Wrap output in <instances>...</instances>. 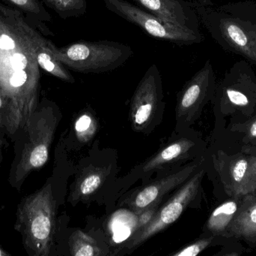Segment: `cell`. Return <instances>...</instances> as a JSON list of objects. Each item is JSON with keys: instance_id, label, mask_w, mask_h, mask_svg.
Listing matches in <instances>:
<instances>
[{"instance_id": "cell-20", "label": "cell", "mask_w": 256, "mask_h": 256, "mask_svg": "<svg viewBox=\"0 0 256 256\" xmlns=\"http://www.w3.org/2000/svg\"><path fill=\"white\" fill-rule=\"evenodd\" d=\"M62 19L78 18L87 12L86 0H43Z\"/></svg>"}, {"instance_id": "cell-24", "label": "cell", "mask_w": 256, "mask_h": 256, "mask_svg": "<svg viewBox=\"0 0 256 256\" xmlns=\"http://www.w3.org/2000/svg\"><path fill=\"white\" fill-rule=\"evenodd\" d=\"M159 204L160 202L156 203L140 213L136 222V232L146 227L152 221V218L159 208Z\"/></svg>"}, {"instance_id": "cell-6", "label": "cell", "mask_w": 256, "mask_h": 256, "mask_svg": "<svg viewBox=\"0 0 256 256\" xmlns=\"http://www.w3.org/2000/svg\"><path fill=\"white\" fill-rule=\"evenodd\" d=\"M103 1L108 10L140 27L155 39L178 45H195L202 43L204 40L201 32L168 24L126 0Z\"/></svg>"}, {"instance_id": "cell-14", "label": "cell", "mask_w": 256, "mask_h": 256, "mask_svg": "<svg viewBox=\"0 0 256 256\" xmlns=\"http://www.w3.org/2000/svg\"><path fill=\"white\" fill-rule=\"evenodd\" d=\"M194 147V141L188 138H182L170 143L141 165L142 172H150L182 160L188 156Z\"/></svg>"}, {"instance_id": "cell-16", "label": "cell", "mask_w": 256, "mask_h": 256, "mask_svg": "<svg viewBox=\"0 0 256 256\" xmlns=\"http://www.w3.org/2000/svg\"><path fill=\"white\" fill-rule=\"evenodd\" d=\"M106 177L105 168L90 167L84 170L74 183V188L70 194L72 202L84 201L96 193L103 185Z\"/></svg>"}, {"instance_id": "cell-29", "label": "cell", "mask_w": 256, "mask_h": 256, "mask_svg": "<svg viewBox=\"0 0 256 256\" xmlns=\"http://www.w3.org/2000/svg\"><path fill=\"white\" fill-rule=\"evenodd\" d=\"M192 1H194V0H192Z\"/></svg>"}, {"instance_id": "cell-23", "label": "cell", "mask_w": 256, "mask_h": 256, "mask_svg": "<svg viewBox=\"0 0 256 256\" xmlns=\"http://www.w3.org/2000/svg\"><path fill=\"white\" fill-rule=\"evenodd\" d=\"M213 240V237L208 238L200 239L191 244L188 245L185 247L179 249L178 252L172 254L173 256H196L210 246Z\"/></svg>"}, {"instance_id": "cell-25", "label": "cell", "mask_w": 256, "mask_h": 256, "mask_svg": "<svg viewBox=\"0 0 256 256\" xmlns=\"http://www.w3.org/2000/svg\"><path fill=\"white\" fill-rule=\"evenodd\" d=\"M6 111V101L0 86V127L4 129V115Z\"/></svg>"}, {"instance_id": "cell-12", "label": "cell", "mask_w": 256, "mask_h": 256, "mask_svg": "<svg viewBox=\"0 0 256 256\" xmlns=\"http://www.w3.org/2000/svg\"><path fill=\"white\" fill-rule=\"evenodd\" d=\"M226 232L236 238L256 244V191L244 195Z\"/></svg>"}, {"instance_id": "cell-18", "label": "cell", "mask_w": 256, "mask_h": 256, "mask_svg": "<svg viewBox=\"0 0 256 256\" xmlns=\"http://www.w3.org/2000/svg\"><path fill=\"white\" fill-rule=\"evenodd\" d=\"M242 196L234 197V199L225 201L216 207L209 217L207 228L214 234L226 232L233 218L236 216L242 204Z\"/></svg>"}, {"instance_id": "cell-19", "label": "cell", "mask_w": 256, "mask_h": 256, "mask_svg": "<svg viewBox=\"0 0 256 256\" xmlns=\"http://www.w3.org/2000/svg\"><path fill=\"white\" fill-rule=\"evenodd\" d=\"M70 254L74 256L103 255L102 248L94 238L81 231H76L72 234L69 241Z\"/></svg>"}, {"instance_id": "cell-13", "label": "cell", "mask_w": 256, "mask_h": 256, "mask_svg": "<svg viewBox=\"0 0 256 256\" xmlns=\"http://www.w3.org/2000/svg\"><path fill=\"white\" fill-rule=\"evenodd\" d=\"M249 164L250 159L244 156H233L225 160L218 161L216 169L220 174L224 187L228 195L239 196Z\"/></svg>"}, {"instance_id": "cell-21", "label": "cell", "mask_w": 256, "mask_h": 256, "mask_svg": "<svg viewBox=\"0 0 256 256\" xmlns=\"http://www.w3.org/2000/svg\"><path fill=\"white\" fill-rule=\"evenodd\" d=\"M97 130L98 122L91 112L82 113L75 120V135L80 142L87 143L91 141Z\"/></svg>"}, {"instance_id": "cell-17", "label": "cell", "mask_w": 256, "mask_h": 256, "mask_svg": "<svg viewBox=\"0 0 256 256\" xmlns=\"http://www.w3.org/2000/svg\"><path fill=\"white\" fill-rule=\"evenodd\" d=\"M6 5L22 12L28 20L37 25L44 36H54L45 23L50 22L52 17L40 0H2Z\"/></svg>"}, {"instance_id": "cell-26", "label": "cell", "mask_w": 256, "mask_h": 256, "mask_svg": "<svg viewBox=\"0 0 256 256\" xmlns=\"http://www.w3.org/2000/svg\"><path fill=\"white\" fill-rule=\"evenodd\" d=\"M248 134L250 138H256V120L252 122L248 129Z\"/></svg>"}, {"instance_id": "cell-28", "label": "cell", "mask_w": 256, "mask_h": 256, "mask_svg": "<svg viewBox=\"0 0 256 256\" xmlns=\"http://www.w3.org/2000/svg\"><path fill=\"white\" fill-rule=\"evenodd\" d=\"M0 156H1V152H0Z\"/></svg>"}, {"instance_id": "cell-27", "label": "cell", "mask_w": 256, "mask_h": 256, "mask_svg": "<svg viewBox=\"0 0 256 256\" xmlns=\"http://www.w3.org/2000/svg\"><path fill=\"white\" fill-rule=\"evenodd\" d=\"M10 255V253H8V252H6V251H4V249H2L1 247H0V256H9Z\"/></svg>"}, {"instance_id": "cell-2", "label": "cell", "mask_w": 256, "mask_h": 256, "mask_svg": "<svg viewBox=\"0 0 256 256\" xmlns=\"http://www.w3.org/2000/svg\"><path fill=\"white\" fill-rule=\"evenodd\" d=\"M192 3L200 22L216 44L256 67V2L242 0L220 6L212 0Z\"/></svg>"}, {"instance_id": "cell-15", "label": "cell", "mask_w": 256, "mask_h": 256, "mask_svg": "<svg viewBox=\"0 0 256 256\" xmlns=\"http://www.w3.org/2000/svg\"><path fill=\"white\" fill-rule=\"evenodd\" d=\"M48 42V39L40 33L38 37L36 49V59L39 67L61 81L74 84V78L69 72L68 69L56 58L50 50Z\"/></svg>"}, {"instance_id": "cell-9", "label": "cell", "mask_w": 256, "mask_h": 256, "mask_svg": "<svg viewBox=\"0 0 256 256\" xmlns=\"http://www.w3.org/2000/svg\"><path fill=\"white\" fill-rule=\"evenodd\" d=\"M216 87L214 70L208 60L178 94L176 114L178 120H192L213 97Z\"/></svg>"}, {"instance_id": "cell-3", "label": "cell", "mask_w": 256, "mask_h": 256, "mask_svg": "<svg viewBox=\"0 0 256 256\" xmlns=\"http://www.w3.org/2000/svg\"><path fill=\"white\" fill-rule=\"evenodd\" d=\"M14 228L32 256L50 255L56 228V204L51 185L25 197L16 211Z\"/></svg>"}, {"instance_id": "cell-11", "label": "cell", "mask_w": 256, "mask_h": 256, "mask_svg": "<svg viewBox=\"0 0 256 256\" xmlns=\"http://www.w3.org/2000/svg\"><path fill=\"white\" fill-rule=\"evenodd\" d=\"M147 12L168 24L200 31V19L192 2L185 0H134Z\"/></svg>"}, {"instance_id": "cell-8", "label": "cell", "mask_w": 256, "mask_h": 256, "mask_svg": "<svg viewBox=\"0 0 256 256\" xmlns=\"http://www.w3.org/2000/svg\"><path fill=\"white\" fill-rule=\"evenodd\" d=\"M162 78L159 68L152 64L138 83L130 102V117L135 130L146 129L164 105Z\"/></svg>"}, {"instance_id": "cell-22", "label": "cell", "mask_w": 256, "mask_h": 256, "mask_svg": "<svg viewBox=\"0 0 256 256\" xmlns=\"http://www.w3.org/2000/svg\"><path fill=\"white\" fill-rule=\"evenodd\" d=\"M256 191V155L250 159L249 168L244 181L240 189L239 196Z\"/></svg>"}, {"instance_id": "cell-1", "label": "cell", "mask_w": 256, "mask_h": 256, "mask_svg": "<svg viewBox=\"0 0 256 256\" xmlns=\"http://www.w3.org/2000/svg\"><path fill=\"white\" fill-rule=\"evenodd\" d=\"M40 33L22 12L0 3V86L6 101L4 129L10 137L25 129L38 106L36 49Z\"/></svg>"}, {"instance_id": "cell-4", "label": "cell", "mask_w": 256, "mask_h": 256, "mask_svg": "<svg viewBox=\"0 0 256 256\" xmlns=\"http://www.w3.org/2000/svg\"><path fill=\"white\" fill-rule=\"evenodd\" d=\"M48 44L56 58L68 69L82 74L112 72L134 55L130 47L112 41H78L62 48L49 39Z\"/></svg>"}, {"instance_id": "cell-10", "label": "cell", "mask_w": 256, "mask_h": 256, "mask_svg": "<svg viewBox=\"0 0 256 256\" xmlns=\"http://www.w3.org/2000/svg\"><path fill=\"white\" fill-rule=\"evenodd\" d=\"M196 168V164H190L178 172L146 185L130 195L126 204L137 213H141L150 206L160 202L164 195L186 182Z\"/></svg>"}, {"instance_id": "cell-5", "label": "cell", "mask_w": 256, "mask_h": 256, "mask_svg": "<svg viewBox=\"0 0 256 256\" xmlns=\"http://www.w3.org/2000/svg\"><path fill=\"white\" fill-rule=\"evenodd\" d=\"M56 126L54 107L49 104L38 106L30 116L24 129L28 134V141L12 177L14 186L19 188L32 171L42 168L48 162Z\"/></svg>"}, {"instance_id": "cell-7", "label": "cell", "mask_w": 256, "mask_h": 256, "mask_svg": "<svg viewBox=\"0 0 256 256\" xmlns=\"http://www.w3.org/2000/svg\"><path fill=\"white\" fill-rule=\"evenodd\" d=\"M204 174V170L196 173L162 207H159L149 224L134 235L128 245V249L138 247L176 222L196 196Z\"/></svg>"}]
</instances>
